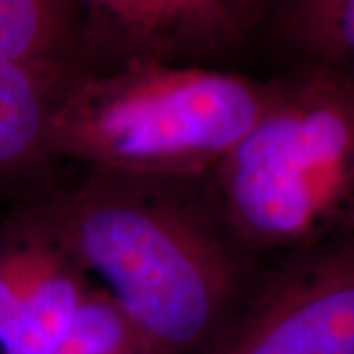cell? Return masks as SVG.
I'll use <instances>...</instances> for the list:
<instances>
[{
  "mask_svg": "<svg viewBox=\"0 0 354 354\" xmlns=\"http://www.w3.org/2000/svg\"><path fill=\"white\" fill-rule=\"evenodd\" d=\"M124 311L150 354H209L260 279L203 181L85 169L30 207Z\"/></svg>",
  "mask_w": 354,
  "mask_h": 354,
  "instance_id": "obj_1",
  "label": "cell"
},
{
  "mask_svg": "<svg viewBox=\"0 0 354 354\" xmlns=\"http://www.w3.org/2000/svg\"><path fill=\"white\" fill-rule=\"evenodd\" d=\"M205 179L246 252L291 254L354 232V73L297 64Z\"/></svg>",
  "mask_w": 354,
  "mask_h": 354,
  "instance_id": "obj_2",
  "label": "cell"
},
{
  "mask_svg": "<svg viewBox=\"0 0 354 354\" xmlns=\"http://www.w3.org/2000/svg\"><path fill=\"white\" fill-rule=\"evenodd\" d=\"M264 91L213 65L77 69L53 102L48 152L93 171L203 181L252 127Z\"/></svg>",
  "mask_w": 354,
  "mask_h": 354,
  "instance_id": "obj_3",
  "label": "cell"
},
{
  "mask_svg": "<svg viewBox=\"0 0 354 354\" xmlns=\"http://www.w3.org/2000/svg\"><path fill=\"white\" fill-rule=\"evenodd\" d=\"M209 354H354V232L286 254Z\"/></svg>",
  "mask_w": 354,
  "mask_h": 354,
  "instance_id": "obj_4",
  "label": "cell"
},
{
  "mask_svg": "<svg viewBox=\"0 0 354 354\" xmlns=\"http://www.w3.org/2000/svg\"><path fill=\"white\" fill-rule=\"evenodd\" d=\"M83 69L156 62L209 65L246 44L272 0H71Z\"/></svg>",
  "mask_w": 354,
  "mask_h": 354,
  "instance_id": "obj_5",
  "label": "cell"
},
{
  "mask_svg": "<svg viewBox=\"0 0 354 354\" xmlns=\"http://www.w3.org/2000/svg\"><path fill=\"white\" fill-rule=\"evenodd\" d=\"M93 283L32 209L0 225V354H51Z\"/></svg>",
  "mask_w": 354,
  "mask_h": 354,
  "instance_id": "obj_6",
  "label": "cell"
},
{
  "mask_svg": "<svg viewBox=\"0 0 354 354\" xmlns=\"http://www.w3.org/2000/svg\"><path fill=\"white\" fill-rule=\"evenodd\" d=\"M77 69H46L0 57V185L48 160V122L65 81Z\"/></svg>",
  "mask_w": 354,
  "mask_h": 354,
  "instance_id": "obj_7",
  "label": "cell"
},
{
  "mask_svg": "<svg viewBox=\"0 0 354 354\" xmlns=\"http://www.w3.org/2000/svg\"><path fill=\"white\" fill-rule=\"evenodd\" d=\"M0 57L46 69H83L71 0H0Z\"/></svg>",
  "mask_w": 354,
  "mask_h": 354,
  "instance_id": "obj_8",
  "label": "cell"
},
{
  "mask_svg": "<svg viewBox=\"0 0 354 354\" xmlns=\"http://www.w3.org/2000/svg\"><path fill=\"white\" fill-rule=\"evenodd\" d=\"M268 20L297 64L354 73V0H272Z\"/></svg>",
  "mask_w": 354,
  "mask_h": 354,
  "instance_id": "obj_9",
  "label": "cell"
}]
</instances>
